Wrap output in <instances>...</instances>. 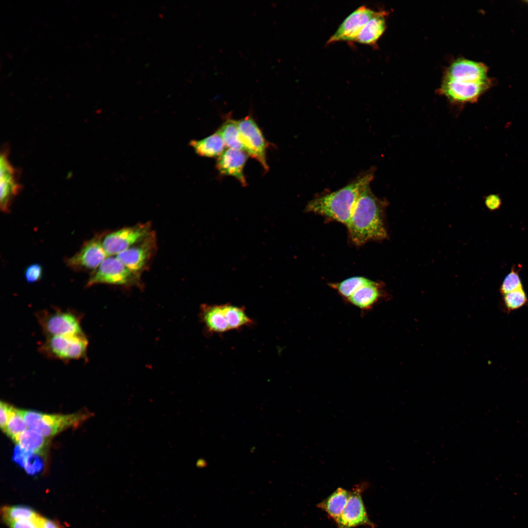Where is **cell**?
<instances>
[{"instance_id": "obj_17", "label": "cell", "mask_w": 528, "mask_h": 528, "mask_svg": "<svg viewBox=\"0 0 528 528\" xmlns=\"http://www.w3.org/2000/svg\"><path fill=\"white\" fill-rule=\"evenodd\" d=\"M199 318L209 334H220L230 330L222 304L201 305Z\"/></svg>"}, {"instance_id": "obj_25", "label": "cell", "mask_w": 528, "mask_h": 528, "mask_svg": "<svg viewBox=\"0 0 528 528\" xmlns=\"http://www.w3.org/2000/svg\"><path fill=\"white\" fill-rule=\"evenodd\" d=\"M371 281V280L364 277L355 276L347 278L340 282L329 283V286L335 289L346 301L357 290Z\"/></svg>"}, {"instance_id": "obj_30", "label": "cell", "mask_w": 528, "mask_h": 528, "mask_svg": "<svg viewBox=\"0 0 528 528\" xmlns=\"http://www.w3.org/2000/svg\"><path fill=\"white\" fill-rule=\"evenodd\" d=\"M39 454L32 451L25 460L23 468L30 475L38 474L43 469V461Z\"/></svg>"}, {"instance_id": "obj_5", "label": "cell", "mask_w": 528, "mask_h": 528, "mask_svg": "<svg viewBox=\"0 0 528 528\" xmlns=\"http://www.w3.org/2000/svg\"><path fill=\"white\" fill-rule=\"evenodd\" d=\"M88 346V340L84 333L50 336H47L40 350L47 357L67 361L85 358Z\"/></svg>"}, {"instance_id": "obj_10", "label": "cell", "mask_w": 528, "mask_h": 528, "mask_svg": "<svg viewBox=\"0 0 528 528\" xmlns=\"http://www.w3.org/2000/svg\"><path fill=\"white\" fill-rule=\"evenodd\" d=\"M157 239L152 231L145 238L116 257L125 265L135 273L141 274L147 268L156 250Z\"/></svg>"}, {"instance_id": "obj_2", "label": "cell", "mask_w": 528, "mask_h": 528, "mask_svg": "<svg viewBox=\"0 0 528 528\" xmlns=\"http://www.w3.org/2000/svg\"><path fill=\"white\" fill-rule=\"evenodd\" d=\"M373 178V171L365 173L336 191L311 200L307 204L306 211L324 216L346 226L360 193L370 186Z\"/></svg>"}, {"instance_id": "obj_15", "label": "cell", "mask_w": 528, "mask_h": 528, "mask_svg": "<svg viewBox=\"0 0 528 528\" xmlns=\"http://www.w3.org/2000/svg\"><path fill=\"white\" fill-rule=\"evenodd\" d=\"M443 79L465 82H487V69L482 63L460 58L447 67Z\"/></svg>"}, {"instance_id": "obj_35", "label": "cell", "mask_w": 528, "mask_h": 528, "mask_svg": "<svg viewBox=\"0 0 528 528\" xmlns=\"http://www.w3.org/2000/svg\"><path fill=\"white\" fill-rule=\"evenodd\" d=\"M11 406L8 404L0 402V426L1 429L4 431L6 427L10 414Z\"/></svg>"}, {"instance_id": "obj_20", "label": "cell", "mask_w": 528, "mask_h": 528, "mask_svg": "<svg viewBox=\"0 0 528 528\" xmlns=\"http://www.w3.org/2000/svg\"><path fill=\"white\" fill-rule=\"evenodd\" d=\"M350 491L342 487L336 489L327 498L317 505L335 523L341 516L349 499Z\"/></svg>"}, {"instance_id": "obj_31", "label": "cell", "mask_w": 528, "mask_h": 528, "mask_svg": "<svg viewBox=\"0 0 528 528\" xmlns=\"http://www.w3.org/2000/svg\"><path fill=\"white\" fill-rule=\"evenodd\" d=\"M24 273L25 279L28 283H35L42 279L43 268L39 264H33L26 267Z\"/></svg>"}, {"instance_id": "obj_11", "label": "cell", "mask_w": 528, "mask_h": 528, "mask_svg": "<svg viewBox=\"0 0 528 528\" xmlns=\"http://www.w3.org/2000/svg\"><path fill=\"white\" fill-rule=\"evenodd\" d=\"M107 257L102 239L97 236L86 242L75 254L66 259V263L74 270L93 272Z\"/></svg>"}, {"instance_id": "obj_21", "label": "cell", "mask_w": 528, "mask_h": 528, "mask_svg": "<svg viewBox=\"0 0 528 528\" xmlns=\"http://www.w3.org/2000/svg\"><path fill=\"white\" fill-rule=\"evenodd\" d=\"M189 144L198 155L209 157L220 156L226 147L217 132L201 140H191Z\"/></svg>"}, {"instance_id": "obj_29", "label": "cell", "mask_w": 528, "mask_h": 528, "mask_svg": "<svg viewBox=\"0 0 528 528\" xmlns=\"http://www.w3.org/2000/svg\"><path fill=\"white\" fill-rule=\"evenodd\" d=\"M519 270L515 266H512L510 272L504 279L499 288L502 296L523 287Z\"/></svg>"}, {"instance_id": "obj_13", "label": "cell", "mask_w": 528, "mask_h": 528, "mask_svg": "<svg viewBox=\"0 0 528 528\" xmlns=\"http://www.w3.org/2000/svg\"><path fill=\"white\" fill-rule=\"evenodd\" d=\"M488 86L487 82H465L443 79L440 92L454 103L476 101Z\"/></svg>"}, {"instance_id": "obj_7", "label": "cell", "mask_w": 528, "mask_h": 528, "mask_svg": "<svg viewBox=\"0 0 528 528\" xmlns=\"http://www.w3.org/2000/svg\"><path fill=\"white\" fill-rule=\"evenodd\" d=\"M152 231L149 222L123 227L107 234L102 238V245L108 256H116L143 240Z\"/></svg>"}, {"instance_id": "obj_8", "label": "cell", "mask_w": 528, "mask_h": 528, "mask_svg": "<svg viewBox=\"0 0 528 528\" xmlns=\"http://www.w3.org/2000/svg\"><path fill=\"white\" fill-rule=\"evenodd\" d=\"M365 483L357 484L350 491L346 505L338 521L337 528H353L364 526L375 528V525L369 519L362 497L367 488Z\"/></svg>"}, {"instance_id": "obj_32", "label": "cell", "mask_w": 528, "mask_h": 528, "mask_svg": "<svg viewBox=\"0 0 528 528\" xmlns=\"http://www.w3.org/2000/svg\"><path fill=\"white\" fill-rule=\"evenodd\" d=\"M43 516L33 519H26L12 522L7 524L9 528H41Z\"/></svg>"}, {"instance_id": "obj_33", "label": "cell", "mask_w": 528, "mask_h": 528, "mask_svg": "<svg viewBox=\"0 0 528 528\" xmlns=\"http://www.w3.org/2000/svg\"><path fill=\"white\" fill-rule=\"evenodd\" d=\"M31 452L18 445L14 450L13 460L23 468L26 459Z\"/></svg>"}, {"instance_id": "obj_24", "label": "cell", "mask_w": 528, "mask_h": 528, "mask_svg": "<svg viewBox=\"0 0 528 528\" xmlns=\"http://www.w3.org/2000/svg\"><path fill=\"white\" fill-rule=\"evenodd\" d=\"M216 132L220 135L226 147L244 151L240 138L237 121L231 119H227Z\"/></svg>"}, {"instance_id": "obj_12", "label": "cell", "mask_w": 528, "mask_h": 528, "mask_svg": "<svg viewBox=\"0 0 528 528\" xmlns=\"http://www.w3.org/2000/svg\"><path fill=\"white\" fill-rule=\"evenodd\" d=\"M376 12L365 5L359 7L344 20L327 44L339 41L356 42L363 27Z\"/></svg>"}, {"instance_id": "obj_3", "label": "cell", "mask_w": 528, "mask_h": 528, "mask_svg": "<svg viewBox=\"0 0 528 528\" xmlns=\"http://www.w3.org/2000/svg\"><path fill=\"white\" fill-rule=\"evenodd\" d=\"M99 284L141 288L143 286L141 275L129 268L116 256H108L91 274L87 286Z\"/></svg>"}, {"instance_id": "obj_34", "label": "cell", "mask_w": 528, "mask_h": 528, "mask_svg": "<svg viewBox=\"0 0 528 528\" xmlns=\"http://www.w3.org/2000/svg\"><path fill=\"white\" fill-rule=\"evenodd\" d=\"M485 204L491 211L498 210L502 204V199L497 194H490L485 198Z\"/></svg>"}, {"instance_id": "obj_28", "label": "cell", "mask_w": 528, "mask_h": 528, "mask_svg": "<svg viewBox=\"0 0 528 528\" xmlns=\"http://www.w3.org/2000/svg\"><path fill=\"white\" fill-rule=\"evenodd\" d=\"M503 302L505 309L509 313L527 305L528 297L522 287L503 295Z\"/></svg>"}, {"instance_id": "obj_14", "label": "cell", "mask_w": 528, "mask_h": 528, "mask_svg": "<svg viewBox=\"0 0 528 528\" xmlns=\"http://www.w3.org/2000/svg\"><path fill=\"white\" fill-rule=\"evenodd\" d=\"M0 207L1 210L8 212L12 200L21 189L16 169L8 158L7 149L1 152L0 158Z\"/></svg>"}, {"instance_id": "obj_4", "label": "cell", "mask_w": 528, "mask_h": 528, "mask_svg": "<svg viewBox=\"0 0 528 528\" xmlns=\"http://www.w3.org/2000/svg\"><path fill=\"white\" fill-rule=\"evenodd\" d=\"M28 427L44 437L55 435L64 429L76 426L84 421L88 414L77 413L69 415H49L31 410H21Z\"/></svg>"}, {"instance_id": "obj_19", "label": "cell", "mask_w": 528, "mask_h": 528, "mask_svg": "<svg viewBox=\"0 0 528 528\" xmlns=\"http://www.w3.org/2000/svg\"><path fill=\"white\" fill-rule=\"evenodd\" d=\"M387 16V11H377L363 27L356 42L368 45L375 44L386 29Z\"/></svg>"}, {"instance_id": "obj_27", "label": "cell", "mask_w": 528, "mask_h": 528, "mask_svg": "<svg viewBox=\"0 0 528 528\" xmlns=\"http://www.w3.org/2000/svg\"><path fill=\"white\" fill-rule=\"evenodd\" d=\"M27 426L21 410L11 406L8 421L4 432L15 441L21 434L26 430Z\"/></svg>"}, {"instance_id": "obj_23", "label": "cell", "mask_w": 528, "mask_h": 528, "mask_svg": "<svg viewBox=\"0 0 528 528\" xmlns=\"http://www.w3.org/2000/svg\"><path fill=\"white\" fill-rule=\"evenodd\" d=\"M222 305L230 330H239L254 324V321L246 314L243 307L229 303Z\"/></svg>"}, {"instance_id": "obj_18", "label": "cell", "mask_w": 528, "mask_h": 528, "mask_svg": "<svg viewBox=\"0 0 528 528\" xmlns=\"http://www.w3.org/2000/svg\"><path fill=\"white\" fill-rule=\"evenodd\" d=\"M383 296V284L371 280L357 290L346 301L362 310H368Z\"/></svg>"}, {"instance_id": "obj_9", "label": "cell", "mask_w": 528, "mask_h": 528, "mask_svg": "<svg viewBox=\"0 0 528 528\" xmlns=\"http://www.w3.org/2000/svg\"><path fill=\"white\" fill-rule=\"evenodd\" d=\"M237 124L244 151L267 170L268 167L265 155L266 142L257 124L250 116L237 121Z\"/></svg>"}, {"instance_id": "obj_36", "label": "cell", "mask_w": 528, "mask_h": 528, "mask_svg": "<svg viewBox=\"0 0 528 528\" xmlns=\"http://www.w3.org/2000/svg\"><path fill=\"white\" fill-rule=\"evenodd\" d=\"M41 528H62L61 524L56 520L43 517Z\"/></svg>"}, {"instance_id": "obj_1", "label": "cell", "mask_w": 528, "mask_h": 528, "mask_svg": "<svg viewBox=\"0 0 528 528\" xmlns=\"http://www.w3.org/2000/svg\"><path fill=\"white\" fill-rule=\"evenodd\" d=\"M387 202L378 198L370 186L360 193L347 224L349 238L356 246L387 238L385 209Z\"/></svg>"}, {"instance_id": "obj_16", "label": "cell", "mask_w": 528, "mask_h": 528, "mask_svg": "<svg viewBox=\"0 0 528 528\" xmlns=\"http://www.w3.org/2000/svg\"><path fill=\"white\" fill-rule=\"evenodd\" d=\"M247 156L244 151L229 148L219 156L217 168L222 175L234 176L242 185H246L243 170Z\"/></svg>"}, {"instance_id": "obj_6", "label": "cell", "mask_w": 528, "mask_h": 528, "mask_svg": "<svg viewBox=\"0 0 528 528\" xmlns=\"http://www.w3.org/2000/svg\"><path fill=\"white\" fill-rule=\"evenodd\" d=\"M36 316L47 336L84 333L81 326V316L74 311L53 308L42 310Z\"/></svg>"}, {"instance_id": "obj_22", "label": "cell", "mask_w": 528, "mask_h": 528, "mask_svg": "<svg viewBox=\"0 0 528 528\" xmlns=\"http://www.w3.org/2000/svg\"><path fill=\"white\" fill-rule=\"evenodd\" d=\"M41 515L34 509L24 505L4 506L0 509L1 520L5 525L18 520L36 519Z\"/></svg>"}, {"instance_id": "obj_26", "label": "cell", "mask_w": 528, "mask_h": 528, "mask_svg": "<svg viewBox=\"0 0 528 528\" xmlns=\"http://www.w3.org/2000/svg\"><path fill=\"white\" fill-rule=\"evenodd\" d=\"M14 441L22 447L38 454L42 452L45 444L44 436L30 428L21 434Z\"/></svg>"}]
</instances>
